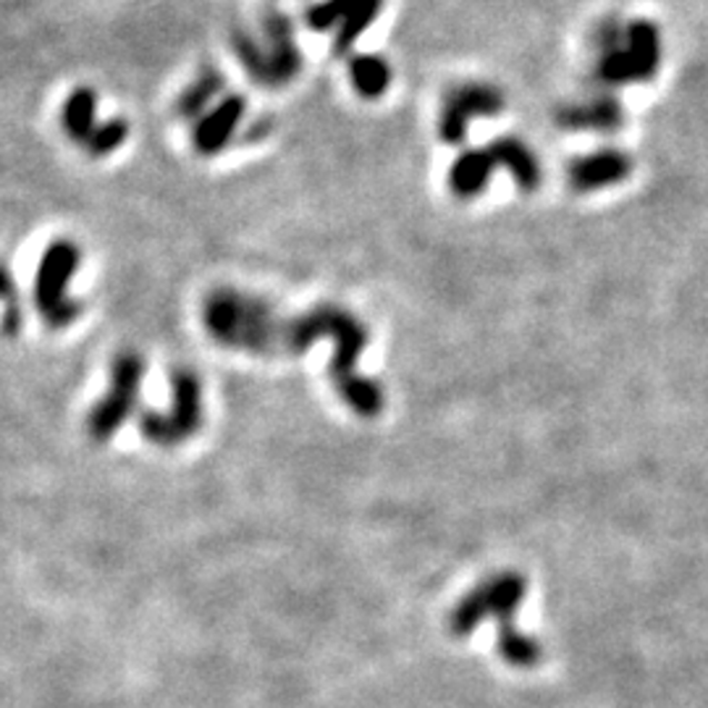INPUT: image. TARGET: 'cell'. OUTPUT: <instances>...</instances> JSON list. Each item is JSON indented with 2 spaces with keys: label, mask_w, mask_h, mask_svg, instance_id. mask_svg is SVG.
Segmentation results:
<instances>
[{
  "label": "cell",
  "mask_w": 708,
  "mask_h": 708,
  "mask_svg": "<svg viewBox=\"0 0 708 708\" xmlns=\"http://www.w3.org/2000/svg\"><path fill=\"white\" fill-rule=\"evenodd\" d=\"M127 137H129L127 121L123 119L103 121V123H98V129L92 131V137L84 144V150L90 152L92 158H106V156H111V152L119 150L121 144L127 142Z\"/></svg>",
  "instance_id": "19"
},
{
  "label": "cell",
  "mask_w": 708,
  "mask_h": 708,
  "mask_svg": "<svg viewBox=\"0 0 708 708\" xmlns=\"http://www.w3.org/2000/svg\"><path fill=\"white\" fill-rule=\"evenodd\" d=\"M488 152H491L496 168H507V171L512 173L515 185L520 187L522 192H532V189H538V185H541V163H538L536 152H532L520 137H499V140L488 144Z\"/></svg>",
  "instance_id": "11"
},
{
  "label": "cell",
  "mask_w": 708,
  "mask_h": 708,
  "mask_svg": "<svg viewBox=\"0 0 708 708\" xmlns=\"http://www.w3.org/2000/svg\"><path fill=\"white\" fill-rule=\"evenodd\" d=\"M632 173V158L617 148H604L580 156L569 166V185L575 192H598V189L622 185Z\"/></svg>",
  "instance_id": "10"
},
{
  "label": "cell",
  "mask_w": 708,
  "mask_h": 708,
  "mask_svg": "<svg viewBox=\"0 0 708 708\" xmlns=\"http://www.w3.org/2000/svg\"><path fill=\"white\" fill-rule=\"evenodd\" d=\"M226 79L218 69H206L197 74L192 84H187L177 98V116L187 121H197L202 113L213 108V100L223 92Z\"/></svg>",
  "instance_id": "17"
},
{
  "label": "cell",
  "mask_w": 708,
  "mask_h": 708,
  "mask_svg": "<svg viewBox=\"0 0 708 708\" xmlns=\"http://www.w3.org/2000/svg\"><path fill=\"white\" fill-rule=\"evenodd\" d=\"M245 113H247V103L242 94L237 92L223 94V98L218 100L208 113H202L200 119L195 121V131H192L195 150L206 158L218 156V152L233 140V134H237Z\"/></svg>",
  "instance_id": "9"
},
{
  "label": "cell",
  "mask_w": 708,
  "mask_h": 708,
  "mask_svg": "<svg viewBox=\"0 0 708 708\" xmlns=\"http://www.w3.org/2000/svg\"><path fill=\"white\" fill-rule=\"evenodd\" d=\"M144 373H148V365H144L142 355L129 349V352L116 357L111 368V386H108L106 397L87 415V430H90L94 441H111L123 422L134 415Z\"/></svg>",
  "instance_id": "6"
},
{
  "label": "cell",
  "mask_w": 708,
  "mask_h": 708,
  "mask_svg": "<svg viewBox=\"0 0 708 708\" xmlns=\"http://www.w3.org/2000/svg\"><path fill=\"white\" fill-rule=\"evenodd\" d=\"M622 106L611 94H598L586 103L567 106L559 113V123L575 131H615L622 127Z\"/></svg>",
  "instance_id": "13"
},
{
  "label": "cell",
  "mask_w": 708,
  "mask_h": 708,
  "mask_svg": "<svg viewBox=\"0 0 708 708\" xmlns=\"http://www.w3.org/2000/svg\"><path fill=\"white\" fill-rule=\"evenodd\" d=\"M503 111V94L486 82H467L443 100L438 134L447 144H465L467 129L476 119H493Z\"/></svg>",
  "instance_id": "7"
},
{
  "label": "cell",
  "mask_w": 708,
  "mask_h": 708,
  "mask_svg": "<svg viewBox=\"0 0 708 708\" xmlns=\"http://www.w3.org/2000/svg\"><path fill=\"white\" fill-rule=\"evenodd\" d=\"M233 53L255 82L268 87L291 82L302 69L295 27L279 11L268 13L258 32L233 34Z\"/></svg>",
  "instance_id": "3"
},
{
  "label": "cell",
  "mask_w": 708,
  "mask_h": 708,
  "mask_svg": "<svg viewBox=\"0 0 708 708\" xmlns=\"http://www.w3.org/2000/svg\"><path fill=\"white\" fill-rule=\"evenodd\" d=\"M496 171V163L488 148L465 150L449 168V189L459 200H472L488 187Z\"/></svg>",
  "instance_id": "14"
},
{
  "label": "cell",
  "mask_w": 708,
  "mask_h": 708,
  "mask_svg": "<svg viewBox=\"0 0 708 708\" xmlns=\"http://www.w3.org/2000/svg\"><path fill=\"white\" fill-rule=\"evenodd\" d=\"M480 590H483L488 617H493L499 627H507L515 625L517 609H520L525 594H528V580H525V575L507 569V572L491 575V578L480 582Z\"/></svg>",
  "instance_id": "12"
},
{
  "label": "cell",
  "mask_w": 708,
  "mask_h": 708,
  "mask_svg": "<svg viewBox=\"0 0 708 708\" xmlns=\"http://www.w3.org/2000/svg\"><path fill=\"white\" fill-rule=\"evenodd\" d=\"M596 79L606 87L648 82L661 63L659 27L646 19L606 21L596 34Z\"/></svg>",
  "instance_id": "1"
},
{
  "label": "cell",
  "mask_w": 708,
  "mask_h": 708,
  "mask_svg": "<svg viewBox=\"0 0 708 708\" xmlns=\"http://www.w3.org/2000/svg\"><path fill=\"white\" fill-rule=\"evenodd\" d=\"M0 302H3V333L17 336L21 328V305H19V291L13 283V276L6 266H0Z\"/></svg>",
  "instance_id": "20"
},
{
  "label": "cell",
  "mask_w": 708,
  "mask_h": 708,
  "mask_svg": "<svg viewBox=\"0 0 708 708\" xmlns=\"http://www.w3.org/2000/svg\"><path fill=\"white\" fill-rule=\"evenodd\" d=\"M499 648L501 659L515 669H532L544 659V646L532 635H525L515 625L499 627Z\"/></svg>",
  "instance_id": "18"
},
{
  "label": "cell",
  "mask_w": 708,
  "mask_h": 708,
  "mask_svg": "<svg viewBox=\"0 0 708 708\" xmlns=\"http://www.w3.org/2000/svg\"><path fill=\"white\" fill-rule=\"evenodd\" d=\"M171 410L142 412L140 433L156 447H179L202 428V383L192 370L179 368L171 373Z\"/></svg>",
  "instance_id": "5"
},
{
  "label": "cell",
  "mask_w": 708,
  "mask_h": 708,
  "mask_svg": "<svg viewBox=\"0 0 708 708\" xmlns=\"http://www.w3.org/2000/svg\"><path fill=\"white\" fill-rule=\"evenodd\" d=\"M82 266V250L71 239H58L42 255L34 276V308L50 328H69L82 316V302L69 297L71 276Z\"/></svg>",
  "instance_id": "4"
},
{
  "label": "cell",
  "mask_w": 708,
  "mask_h": 708,
  "mask_svg": "<svg viewBox=\"0 0 708 708\" xmlns=\"http://www.w3.org/2000/svg\"><path fill=\"white\" fill-rule=\"evenodd\" d=\"M94 116H98V94H94L92 87H77V90H71L61 111V127L66 137L84 148L92 131L98 129V119Z\"/></svg>",
  "instance_id": "15"
},
{
  "label": "cell",
  "mask_w": 708,
  "mask_h": 708,
  "mask_svg": "<svg viewBox=\"0 0 708 708\" xmlns=\"http://www.w3.org/2000/svg\"><path fill=\"white\" fill-rule=\"evenodd\" d=\"M273 316L276 312L266 299L237 289H216L202 305V320L218 345L258 357H266Z\"/></svg>",
  "instance_id": "2"
},
{
  "label": "cell",
  "mask_w": 708,
  "mask_h": 708,
  "mask_svg": "<svg viewBox=\"0 0 708 708\" xmlns=\"http://www.w3.org/2000/svg\"><path fill=\"white\" fill-rule=\"evenodd\" d=\"M383 0H320L308 9V24L316 32L336 29L333 46L345 53L362 38V32L378 19Z\"/></svg>",
  "instance_id": "8"
},
{
  "label": "cell",
  "mask_w": 708,
  "mask_h": 708,
  "mask_svg": "<svg viewBox=\"0 0 708 708\" xmlns=\"http://www.w3.org/2000/svg\"><path fill=\"white\" fill-rule=\"evenodd\" d=\"M391 66L376 53H360L349 58V82L362 100H378L391 87Z\"/></svg>",
  "instance_id": "16"
}]
</instances>
